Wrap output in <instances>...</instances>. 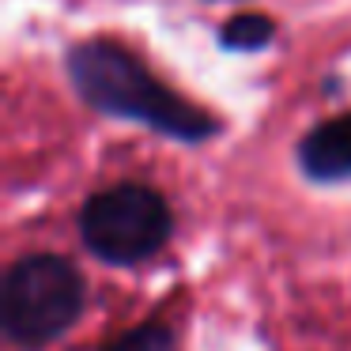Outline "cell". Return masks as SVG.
Wrapping results in <instances>:
<instances>
[{"label":"cell","instance_id":"cell-1","mask_svg":"<svg viewBox=\"0 0 351 351\" xmlns=\"http://www.w3.org/2000/svg\"><path fill=\"white\" fill-rule=\"evenodd\" d=\"M64 64H69V80L76 95L99 114L147 125L170 140H182V144H200L219 129V121L208 110H200L197 102L167 87L129 49L110 38L76 42Z\"/></svg>","mask_w":351,"mask_h":351},{"label":"cell","instance_id":"cell-2","mask_svg":"<svg viewBox=\"0 0 351 351\" xmlns=\"http://www.w3.org/2000/svg\"><path fill=\"white\" fill-rule=\"evenodd\" d=\"M84 276L57 253L19 257L0 283V325L19 348L61 340L84 313Z\"/></svg>","mask_w":351,"mask_h":351},{"label":"cell","instance_id":"cell-3","mask_svg":"<svg viewBox=\"0 0 351 351\" xmlns=\"http://www.w3.org/2000/svg\"><path fill=\"white\" fill-rule=\"evenodd\" d=\"M174 234V212L152 185L121 182L80 208V238L106 265H140Z\"/></svg>","mask_w":351,"mask_h":351},{"label":"cell","instance_id":"cell-4","mask_svg":"<svg viewBox=\"0 0 351 351\" xmlns=\"http://www.w3.org/2000/svg\"><path fill=\"white\" fill-rule=\"evenodd\" d=\"M298 167L313 182H336L351 174V114L313 125L298 144Z\"/></svg>","mask_w":351,"mask_h":351},{"label":"cell","instance_id":"cell-5","mask_svg":"<svg viewBox=\"0 0 351 351\" xmlns=\"http://www.w3.org/2000/svg\"><path fill=\"white\" fill-rule=\"evenodd\" d=\"M276 34V23L257 12H238L234 19H227L219 31V42L227 49H265Z\"/></svg>","mask_w":351,"mask_h":351},{"label":"cell","instance_id":"cell-6","mask_svg":"<svg viewBox=\"0 0 351 351\" xmlns=\"http://www.w3.org/2000/svg\"><path fill=\"white\" fill-rule=\"evenodd\" d=\"M99 351H178V340L162 321H144V325L106 340Z\"/></svg>","mask_w":351,"mask_h":351}]
</instances>
